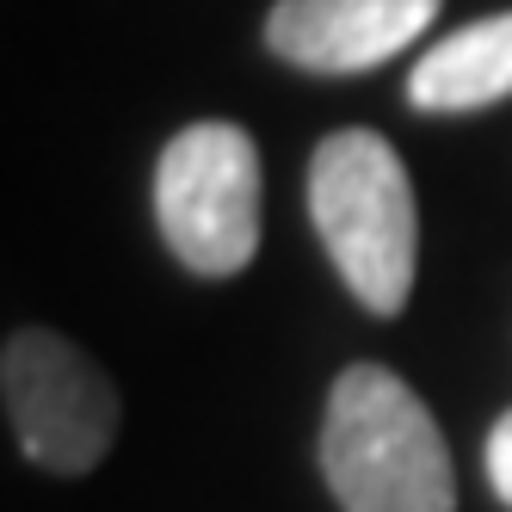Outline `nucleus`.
I'll list each match as a JSON object with an SVG mask.
<instances>
[{
    "instance_id": "1",
    "label": "nucleus",
    "mask_w": 512,
    "mask_h": 512,
    "mask_svg": "<svg viewBox=\"0 0 512 512\" xmlns=\"http://www.w3.org/2000/svg\"><path fill=\"white\" fill-rule=\"evenodd\" d=\"M315 463L340 512H457L451 445L389 364H346L334 377Z\"/></svg>"
},
{
    "instance_id": "2",
    "label": "nucleus",
    "mask_w": 512,
    "mask_h": 512,
    "mask_svg": "<svg viewBox=\"0 0 512 512\" xmlns=\"http://www.w3.org/2000/svg\"><path fill=\"white\" fill-rule=\"evenodd\" d=\"M309 223L358 309L401 315L420 272V198L377 130H334L309 155Z\"/></svg>"
},
{
    "instance_id": "3",
    "label": "nucleus",
    "mask_w": 512,
    "mask_h": 512,
    "mask_svg": "<svg viewBox=\"0 0 512 512\" xmlns=\"http://www.w3.org/2000/svg\"><path fill=\"white\" fill-rule=\"evenodd\" d=\"M260 198V149L241 124H186L155 161L161 241L198 278H235L260 253Z\"/></svg>"
},
{
    "instance_id": "4",
    "label": "nucleus",
    "mask_w": 512,
    "mask_h": 512,
    "mask_svg": "<svg viewBox=\"0 0 512 512\" xmlns=\"http://www.w3.org/2000/svg\"><path fill=\"white\" fill-rule=\"evenodd\" d=\"M0 401L19 451L50 475H87L105 463L124 420L118 383L50 327H19L0 352Z\"/></svg>"
},
{
    "instance_id": "5",
    "label": "nucleus",
    "mask_w": 512,
    "mask_h": 512,
    "mask_svg": "<svg viewBox=\"0 0 512 512\" xmlns=\"http://www.w3.org/2000/svg\"><path fill=\"white\" fill-rule=\"evenodd\" d=\"M438 0H272L266 50L309 75H364L420 44Z\"/></svg>"
},
{
    "instance_id": "6",
    "label": "nucleus",
    "mask_w": 512,
    "mask_h": 512,
    "mask_svg": "<svg viewBox=\"0 0 512 512\" xmlns=\"http://www.w3.org/2000/svg\"><path fill=\"white\" fill-rule=\"evenodd\" d=\"M512 99V13H488L438 38L408 75L414 112H488Z\"/></svg>"
},
{
    "instance_id": "7",
    "label": "nucleus",
    "mask_w": 512,
    "mask_h": 512,
    "mask_svg": "<svg viewBox=\"0 0 512 512\" xmlns=\"http://www.w3.org/2000/svg\"><path fill=\"white\" fill-rule=\"evenodd\" d=\"M482 469H488V488H494V500L512 512V408L494 420V432H488V445H482Z\"/></svg>"
}]
</instances>
